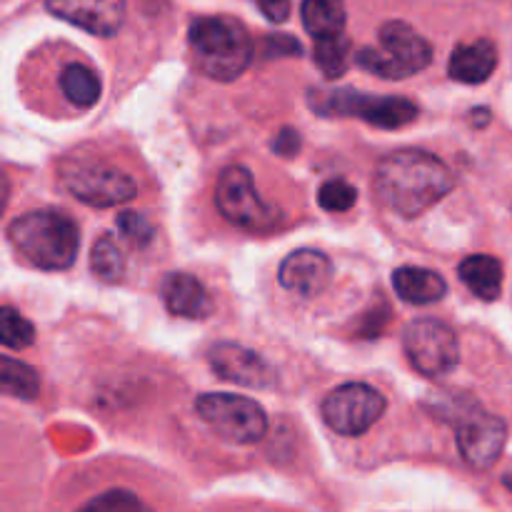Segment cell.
<instances>
[{
    "label": "cell",
    "mask_w": 512,
    "mask_h": 512,
    "mask_svg": "<svg viewBox=\"0 0 512 512\" xmlns=\"http://www.w3.org/2000/svg\"><path fill=\"white\" fill-rule=\"evenodd\" d=\"M60 88H63V95L80 110L93 108L95 103L100 100V85L98 75L93 73L90 68L80 63H70L65 65L63 73H60Z\"/></svg>",
    "instance_id": "20"
},
{
    "label": "cell",
    "mask_w": 512,
    "mask_h": 512,
    "mask_svg": "<svg viewBox=\"0 0 512 512\" xmlns=\"http://www.w3.org/2000/svg\"><path fill=\"white\" fill-rule=\"evenodd\" d=\"M458 275L485 303H493L503 293V265L493 255H470L460 263Z\"/></svg>",
    "instance_id": "18"
},
{
    "label": "cell",
    "mask_w": 512,
    "mask_h": 512,
    "mask_svg": "<svg viewBox=\"0 0 512 512\" xmlns=\"http://www.w3.org/2000/svg\"><path fill=\"white\" fill-rule=\"evenodd\" d=\"M58 178L75 200L90 208H115L133 200L138 193V185L128 173L100 160H65L58 170Z\"/></svg>",
    "instance_id": "7"
},
{
    "label": "cell",
    "mask_w": 512,
    "mask_h": 512,
    "mask_svg": "<svg viewBox=\"0 0 512 512\" xmlns=\"http://www.w3.org/2000/svg\"><path fill=\"white\" fill-rule=\"evenodd\" d=\"M118 228L125 238L130 240L133 245H148L150 240L155 238V228L143 213H135V210H123L118 213Z\"/></svg>",
    "instance_id": "26"
},
{
    "label": "cell",
    "mask_w": 512,
    "mask_h": 512,
    "mask_svg": "<svg viewBox=\"0 0 512 512\" xmlns=\"http://www.w3.org/2000/svg\"><path fill=\"white\" fill-rule=\"evenodd\" d=\"M310 108L318 115L360 118L383 130L405 128L418 118V105L408 98H378L358 90H310Z\"/></svg>",
    "instance_id": "5"
},
{
    "label": "cell",
    "mask_w": 512,
    "mask_h": 512,
    "mask_svg": "<svg viewBox=\"0 0 512 512\" xmlns=\"http://www.w3.org/2000/svg\"><path fill=\"white\" fill-rule=\"evenodd\" d=\"M393 288L400 300L410 305H433L448 293V283L443 280V275L428 268H413V265L395 270Z\"/></svg>",
    "instance_id": "17"
},
{
    "label": "cell",
    "mask_w": 512,
    "mask_h": 512,
    "mask_svg": "<svg viewBox=\"0 0 512 512\" xmlns=\"http://www.w3.org/2000/svg\"><path fill=\"white\" fill-rule=\"evenodd\" d=\"M278 280L285 290L303 298H315L323 293L333 280V263L320 250H293L288 258L280 263Z\"/></svg>",
    "instance_id": "14"
},
{
    "label": "cell",
    "mask_w": 512,
    "mask_h": 512,
    "mask_svg": "<svg viewBox=\"0 0 512 512\" xmlns=\"http://www.w3.org/2000/svg\"><path fill=\"white\" fill-rule=\"evenodd\" d=\"M378 48H363L355 55V63L368 73L385 80H403L423 73L433 63V48L408 23L390 20L380 28Z\"/></svg>",
    "instance_id": "4"
},
{
    "label": "cell",
    "mask_w": 512,
    "mask_h": 512,
    "mask_svg": "<svg viewBox=\"0 0 512 512\" xmlns=\"http://www.w3.org/2000/svg\"><path fill=\"white\" fill-rule=\"evenodd\" d=\"M208 363L218 378L240 388H275L278 375L270 368L268 360L260 358L255 350L238 343H215L208 353Z\"/></svg>",
    "instance_id": "12"
},
{
    "label": "cell",
    "mask_w": 512,
    "mask_h": 512,
    "mask_svg": "<svg viewBox=\"0 0 512 512\" xmlns=\"http://www.w3.org/2000/svg\"><path fill=\"white\" fill-rule=\"evenodd\" d=\"M90 270L103 283H118L125 273V258L115 240L110 235L95 240L93 250H90Z\"/></svg>",
    "instance_id": "23"
},
{
    "label": "cell",
    "mask_w": 512,
    "mask_h": 512,
    "mask_svg": "<svg viewBox=\"0 0 512 512\" xmlns=\"http://www.w3.org/2000/svg\"><path fill=\"white\" fill-rule=\"evenodd\" d=\"M10 243L30 265L40 270H68L78 258L80 230L60 210H30L10 223Z\"/></svg>",
    "instance_id": "3"
},
{
    "label": "cell",
    "mask_w": 512,
    "mask_h": 512,
    "mask_svg": "<svg viewBox=\"0 0 512 512\" xmlns=\"http://www.w3.org/2000/svg\"><path fill=\"white\" fill-rule=\"evenodd\" d=\"M215 205L228 223L250 233H268L280 223V210L260 198L253 173L243 165H230L220 173L215 185Z\"/></svg>",
    "instance_id": "8"
},
{
    "label": "cell",
    "mask_w": 512,
    "mask_h": 512,
    "mask_svg": "<svg viewBox=\"0 0 512 512\" xmlns=\"http://www.w3.org/2000/svg\"><path fill=\"white\" fill-rule=\"evenodd\" d=\"M455 178L448 165L425 150H395L375 168V193L388 210L418 218L448 198Z\"/></svg>",
    "instance_id": "1"
},
{
    "label": "cell",
    "mask_w": 512,
    "mask_h": 512,
    "mask_svg": "<svg viewBox=\"0 0 512 512\" xmlns=\"http://www.w3.org/2000/svg\"><path fill=\"white\" fill-rule=\"evenodd\" d=\"M260 10L270 23H285L293 8V0H258Z\"/></svg>",
    "instance_id": "30"
},
{
    "label": "cell",
    "mask_w": 512,
    "mask_h": 512,
    "mask_svg": "<svg viewBox=\"0 0 512 512\" xmlns=\"http://www.w3.org/2000/svg\"><path fill=\"white\" fill-rule=\"evenodd\" d=\"M385 408H388V400L373 385L345 383L328 393L320 413L333 433L355 438V435L368 433L383 418Z\"/></svg>",
    "instance_id": "10"
},
{
    "label": "cell",
    "mask_w": 512,
    "mask_h": 512,
    "mask_svg": "<svg viewBox=\"0 0 512 512\" xmlns=\"http://www.w3.org/2000/svg\"><path fill=\"white\" fill-rule=\"evenodd\" d=\"M85 508L88 510H140L145 508V505L140 503V498H135L133 493H128V490H110V493L90 500Z\"/></svg>",
    "instance_id": "27"
},
{
    "label": "cell",
    "mask_w": 512,
    "mask_h": 512,
    "mask_svg": "<svg viewBox=\"0 0 512 512\" xmlns=\"http://www.w3.org/2000/svg\"><path fill=\"white\" fill-rule=\"evenodd\" d=\"M298 150H300V135L295 133L293 128H283L278 135H275L273 153L290 158V155H295V153H298Z\"/></svg>",
    "instance_id": "29"
},
{
    "label": "cell",
    "mask_w": 512,
    "mask_h": 512,
    "mask_svg": "<svg viewBox=\"0 0 512 512\" xmlns=\"http://www.w3.org/2000/svg\"><path fill=\"white\" fill-rule=\"evenodd\" d=\"M455 440H458L460 455L470 468L490 470L503 455L508 425L498 415L483 413L475 405V408H470V413H463Z\"/></svg>",
    "instance_id": "11"
},
{
    "label": "cell",
    "mask_w": 512,
    "mask_h": 512,
    "mask_svg": "<svg viewBox=\"0 0 512 512\" xmlns=\"http://www.w3.org/2000/svg\"><path fill=\"white\" fill-rule=\"evenodd\" d=\"M0 388L10 398L33 400L40 393V378L30 365L3 355V360H0Z\"/></svg>",
    "instance_id": "21"
},
{
    "label": "cell",
    "mask_w": 512,
    "mask_h": 512,
    "mask_svg": "<svg viewBox=\"0 0 512 512\" xmlns=\"http://www.w3.org/2000/svg\"><path fill=\"white\" fill-rule=\"evenodd\" d=\"M195 413L218 438L233 445H255L268 433L265 410L245 395L205 393L195 400Z\"/></svg>",
    "instance_id": "6"
},
{
    "label": "cell",
    "mask_w": 512,
    "mask_h": 512,
    "mask_svg": "<svg viewBox=\"0 0 512 512\" xmlns=\"http://www.w3.org/2000/svg\"><path fill=\"white\" fill-rule=\"evenodd\" d=\"M403 348L410 365L425 378H443L460 363V345L453 328L433 318L413 320L403 333Z\"/></svg>",
    "instance_id": "9"
},
{
    "label": "cell",
    "mask_w": 512,
    "mask_h": 512,
    "mask_svg": "<svg viewBox=\"0 0 512 512\" xmlns=\"http://www.w3.org/2000/svg\"><path fill=\"white\" fill-rule=\"evenodd\" d=\"M0 340H3L5 348L10 350L28 348V345H33L35 340L33 323L5 305V308L0 310Z\"/></svg>",
    "instance_id": "24"
},
{
    "label": "cell",
    "mask_w": 512,
    "mask_h": 512,
    "mask_svg": "<svg viewBox=\"0 0 512 512\" xmlns=\"http://www.w3.org/2000/svg\"><path fill=\"white\" fill-rule=\"evenodd\" d=\"M473 118H475V125H488V120H490V110H488V108H478V110H473Z\"/></svg>",
    "instance_id": "31"
},
{
    "label": "cell",
    "mask_w": 512,
    "mask_h": 512,
    "mask_svg": "<svg viewBox=\"0 0 512 512\" xmlns=\"http://www.w3.org/2000/svg\"><path fill=\"white\" fill-rule=\"evenodd\" d=\"M163 303L170 313L188 320H205L215 310L205 285L188 273H170L163 280Z\"/></svg>",
    "instance_id": "15"
},
{
    "label": "cell",
    "mask_w": 512,
    "mask_h": 512,
    "mask_svg": "<svg viewBox=\"0 0 512 512\" xmlns=\"http://www.w3.org/2000/svg\"><path fill=\"white\" fill-rule=\"evenodd\" d=\"M303 25L315 40L340 35L345 28V3L343 0H303Z\"/></svg>",
    "instance_id": "19"
},
{
    "label": "cell",
    "mask_w": 512,
    "mask_h": 512,
    "mask_svg": "<svg viewBox=\"0 0 512 512\" xmlns=\"http://www.w3.org/2000/svg\"><path fill=\"white\" fill-rule=\"evenodd\" d=\"M350 50H353V43L343 33L318 38L315 40V65L323 70L325 78H340L350 65Z\"/></svg>",
    "instance_id": "22"
},
{
    "label": "cell",
    "mask_w": 512,
    "mask_h": 512,
    "mask_svg": "<svg viewBox=\"0 0 512 512\" xmlns=\"http://www.w3.org/2000/svg\"><path fill=\"white\" fill-rule=\"evenodd\" d=\"M190 55L208 78L230 83L240 78L253 63L255 45L240 20L230 15H210L193 20L188 30Z\"/></svg>",
    "instance_id": "2"
},
{
    "label": "cell",
    "mask_w": 512,
    "mask_h": 512,
    "mask_svg": "<svg viewBox=\"0 0 512 512\" xmlns=\"http://www.w3.org/2000/svg\"><path fill=\"white\" fill-rule=\"evenodd\" d=\"M498 68V48L493 40H475L463 43L453 50L448 63L450 78L465 85H480L490 78Z\"/></svg>",
    "instance_id": "16"
},
{
    "label": "cell",
    "mask_w": 512,
    "mask_h": 512,
    "mask_svg": "<svg viewBox=\"0 0 512 512\" xmlns=\"http://www.w3.org/2000/svg\"><path fill=\"white\" fill-rule=\"evenodd\" d=\"M503 485H505V488H508V490H512V473H510V475H505V478H503Z\"/></svg>",
    "instance_id": "32"
},
{
    "label": "cell",
    "mask_w": 512,
    "mask_h": 512,
    "mask_svg": "<svg viewBox=\"0 0 512 512\" xmlns=\"http://www.w3.org/2000/svg\"><path fill=\"white\" fill-rule=\"evenodd\" d=\"M303 53V48H300V43L295 38H290V35H270V38H265V55L268 58H273V55H300Z\"/></svg>",
    "instance_id": "28"
},
{
    "label": "cell",
    "mask_w": 512,
    "mask_h": 512,
    "mask_svg": "<svg viewBox=\"0 0 512 512\" xmlns=\"http://www.w3.org/2000/svg\"><path fill=\"white\" fill-rule=\"evenodd\" d=\"M48 13L90 35L110 38L125 20V0H45Z\"/></svg>",
    "instance_id": "13"
},
{
    "label": "cell",
    "mask_w": 512,
    "mask_h": 512,
    "mask_svg": "<svg viewBox=\"0 0 512 512\" xmlns=\"http://www.w3.org/2000/svg\"><path fill=\"white\" fill-rule=\"evenodd\" d=\"M358 203V190L348 180H328L318 190V205L328 213H345Z\"/></svg>",
    "instance_id": "25"
}]
</instances>
